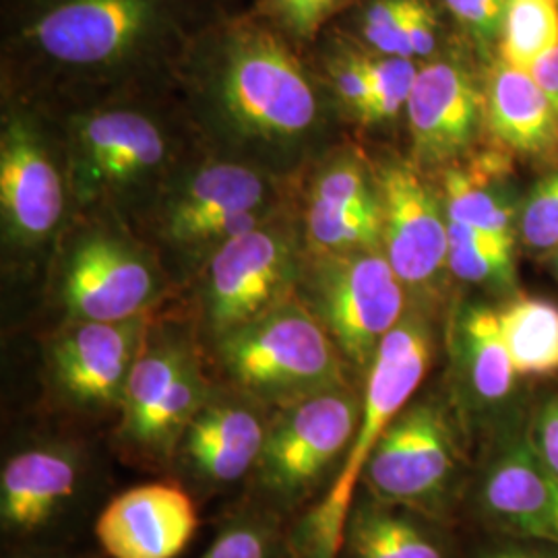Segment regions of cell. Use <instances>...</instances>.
Segmentation results:
<instances>
[{
  "label": "cell",
  "mask_w": 558,
  "mask_h": 558,
  "mask_svg": "<svg viewBox=\"0 0 558 558\" xmlns=\"http://www.w3.org/2000/svg\"><path fill=\"white\" fill-rule=\"evenodd\" d=\"M430 359V333L418 317L399 320L380 341L371 362L356 437L327 497L304 521L302 548L306 558H338L364 468L385 430L403 412L426 377Z\"/></svg>",
  "instance_id": "1"
},
{
  "label": "cell",
  "mask_w": 558,
  "mask_h": 558,
  "mask_svg": "<svg viewBox=\"0 0 558 558\" xmlns=\"http://www.w3.org/2000/svg\"><path fill=\"white\" fill-rule=\"evenodd\" d=\"M221 354L232 377L263 398L292 403L341 383L336 341L294 302L226 333Z\"/></svg>",
  "instance_id": "2"
},
{
  "label": "cell",
  "mask_w": 558,
  "mask_h": 558,
  "mask_svg": "<svg viewBox=\"0 0 558 558\" xmlns=\"http://www.w3.org/2000/svg\"><path fill=\"white\" fill-rule=\"evenodd\" d=\"M221 96L239 126L263 137L304 133L317 100L296 59L267 32L244 29L226 46Z\"/></svg>",
  "instance_id": "3"
},
{
  "label": "cell",
  "mask_w": 558,
  "mask_h": 558,
  "mask_svg": "<svg viewBox=\"0 0 558 558\" xmlns=\"http://www.w3.org/2000/svg\"><path fill=\"white\" fill-rule=\"evenodd\" d=\"M362 401L333 387L292 401L267 430L260 453L263 484L278 497L296 499L345 458L359 430Z\"/></svg>",
  "instance_id": "4"
},
{
  "label": "cell",
  "mask_w": 558,
  "mask_h": 558,
  "mask_svg": "<svg viewBox=\"0 0 558 558\" xmlns=\"http://www.w3.org/2000/svg\"><path fill=\"white\" fill-rule=\"evenodd\" d=\"M319 320L339 350L360 366L375 360L403 313V281L387 257L352 251L320 265L315 279Z\"/></svg>",
  "instance_id": "5"
},
{
  "label": "cell",
  "mask_w": 558,
  "mask_h": 558,
  "mask_svg": "<svg viewBox=\"0 0 558 558\" xmlns=\"http://www.w3.org/2000/svg\"><path fill=\"white\" fill-rule=\"evenodd\" d=\"M458 476V449L445 416L433 405L401 412L380 437L362 482L380 502L440 507Z\"/></svg>",
  "instance_id": "6"
},
{
  "label": "cell",
  "mask_w": 558,
  "mask_h": 558,
  "mask_svg": "<svg viewBox=\"0 0 558 558\" xmlns=\"http://www.w3.org/2000/svg\"><path fill=\"white\" fill-rule=\"evenodd\" d=\"M160 20V0H50L23 36L57 62L98 66L129 57Z\"/></svg>",
  "instance_id": "7"
},
{
  "label": "cell",
  "mask_w": 558,
  "mask_h": 558,
  "mask_svg": "<svg viewBox=\"0 0 558 558\" xmlns=\"http://www.w3.org/2000/svg\"><path fill=\"white\" fill-rule=\"evenodd\" d=\"M199 525L195 502L174 482H151L110 500L96 536L112 558H177Z\"/></svg>",
  "instance_id": "8"
},
{
  "label": "cell",
  "mask_w": 558,
  "mask_h": 558,
  "mask_svg": "<svg viewBox=\"0 0 558 558\" xmlns=\"http://www.w3.org/2000/svg\"><path fill=\"white\" fill-rule=\"evenodd\" d=\"M288 276V246L278 234L248 230L216 253L209 279V317L223 336L274 306Z\"/></svg>",
  "instance_id": "9"
},
{
  "label": "cell",
  "mask_w": 558,
  "mask_h": 558,
  "mask_svg": "<svg viewBox=\"0 0 558 558\" xmlns=\"http://www.w3.org/2000/svg\"><path fill=\"white\" fill-rule=\"evenodd\" d=\"M383 240L391 267L403 283L435 278L449 253V221L442 220L430 189L408 166L380 172Z\"/></svg>",
  "instance_id": "10"
},
{
  "label": "cell",
  "mask_w": 558,
  "mask_h": 558,
  "mask_svg": "<svg viewBox=\"0 0 558 558\" xmlns=\"http://www.w3.org/2000/svg\"><path fill=\"white\" fill-rule=\"evenodd\" d=\"M154 292L149 267L126 246L104 236L81 242L62 286V299L75 319L100 323L140 317Z\"/></svg>",
  "instance_id": "11"
},
{
  "label": "cell",
  "mask_w": 558,
  "mask_h": 558,
  "mask_svg": "<svg viewBox=\"0 0 558 558\" xmlns=\"http://www.w3.org/2000/svg\"><path fill=\"white\" fill-rule=\"evenodd\" d=\"M143 319L83 320L54 348L60 389L80 403L110 405L124 398L126 380L140 350Z\"/></svg>",
  "instance_id": "12"
},
{
  "label": "cell",
  "mask_w": 558,
  "mask_h": 558,
  "mask_svg": "<svg viewBox=\"0 0 558 558\" xmlns=\"http://www.w3.org/2000/svg\"><path fill=\"white\" fill-rule=\"evenodd\" d=\"M480 499L484 511L509 532L558 544V478L532 440H509L490 463Z\"/></svg>",
  "instance_id": "13"
},
{
  "label": "cell",
  "mask_w": 558,
  "mask_h": 558,
  "mask_svg": "<svg viewBox=\"0 0 558 558\" xmlns=\"http://www.w3.org/2000/svg\"><path fill=\"white\" fill-rule=\"evenodd\" d=\"M0 205L11 234L23 242L48 236L62 216L59 172L23 122H13L2 135Z\"/></svg>",
  "instance_id": "14"
},
{
  "label": "cell",
  "mask_w": 558,
  "mask_h": 558,
  "mask_svg": "<svg viewBox=\"0 0 558 558\" xmlns=\"http://www.w3.org/2000/svg\"><path fill=\"white\" fill-rule=\"evenodd\" d=\"M405 106L422 160L453 158L474 140L480 98L459 64L433 62L420 69Z\"/></svg>",
  "instance_id": "15"
},
{
  "label": "cell",
  "mask_w": 558,
  "mask_h": 558,
  "mask_svg": "<svg viewBox=\"0 0 558 558\" xmlns=\"http://www.w3.org/2000/svg\"><path fill=\"white\" fill-rule=\"evenodd\" d=\"M267 428L257 412L240 403L203 405L180 440L182 453L201 478L230 484L259 463Z\"/></svg>",
  "instance_id": "16"
},
{
  "label": "cell",
  "mask_w": 558,
  "mask_h": 558,
  "mask_svg": "<svg viewBox=\"0 0 558 558\" xmlns=\"http://www.w3.org/2000/svg\"><path fill=\"white\" fill-rule=\"evenodd\" d=\"M80 480L77 459L62 449H29L11 459L0 478L4 527L32 532L71 499Z\"/></svg>",
  "instance_id": "17"
},
{
  "label": "cell",
  "mask_w": 558,
  "mask_h": 558,
  "mask_svg": "<svg viewBox=\"0 0 558 558\" xmlns=\"http://www.w3.org/2000/svg\"><path fill=\"white\" fill-rule=\"evenodd\" d=\"M490 129L505 145L538 154L557 140L558 114L530 71L502 62L488 85Z\"/></svg>",
  "instance_id": "18"
},
{
  "label": "cell",
  "mask_w": 558,
  "mask_h": 558,
  "mask_svg": "<svg viewBox=\"0 0 558 558\" xmlns=\"http://www.w3.org/2000/svg\"><path fill=\"white\" fill-rule=\"evenodd\" d=\"M85 156L96 177L133 179L163 160V140L151 120L135 112H106L81 126Z\"/></svg>",
  "instance_id": "19"
},
{
  "label": "cell",
  "mask_w": 558,
  "mask_h": 558,
  "mask_svg": "<svg viewBox=\"0 0 558 558\" xmlns=\"http://www.w3.org/2000/svg\"><path fill=\"white\" fill-rule=\"evenodd\" d=\"M263 197L265 184L257 172L234 163L209 166L201 170L172 207L168 221L170 236L191 242L195 230L205 221L257 211Z\"/></svg>",
  "instance_id": "20"
},
{
  "label": "cell",
  "mask_w": 558,
  "mask_h": 558,
  "mask_svg": "<svg viewBox=\"0 0 558 558\" xmlns=\"http://www.w3.org/2000/svg\"><path fill=\"white\" fill-rule=\"evenodd\" d=\"M345 542L354 558H445L439 542L387 502H362L350 513Z\"/></svg>",
  "instance_id": "21"
},
{
  "label": "cell",
  "mask_w": 558,
  "mask_h": 558,
  "mask_svg": "<svg viewBox=\"0 0 558 558\" xmlns=\"http://www.w3.org/2000/svg\"><path fill=\"white\" fill-rule=\"evenodd\" d=\"M518 375L544 377L558 371V306L542 299H518L499 313Z\"/></svg>",
  "instance_id": "22"
},
{
  "label": "cell",
  "mask_w": 558,
  "mask_h": 558,
  "mask_svg": "<svg viewBox=\"0 0 558 558\" xmlns=\"http://www.w3.org/2000/svg\"><path fill=\"white\" fill-rule=\"evenodd\" d=\"M191 360L180 345H156L135 360L122 398V435L129 445L140 442L149 420Z\"/></svg>",
  "instance_id": "23"
},
{
  "label": "cell",
  "mask_w": 558,
  "mask_h": 558,
  "mask_svg": "<svg viewBox=\"0 0 558 558\" xmlns=\"http://www.w3.org/2000/svg\"><path fill=\"white\" fill-rule=\"evenodd\" d=\"M463 339L476 393L484 401L507 398L518 373L500 327L499 313L493 308L470 311L463 323Z\"/></svg>",
  "instance_id": "24"
},
{
  "label": "cell",
  "mask_w": 558,
  "mask_h": 558,
  "mask_svg": "<svg viewBox=\"0 0 558 558\" xmlns=\"http://www.w3.org/2000/svg\"><path fill=\"white\" fill-rule=\"evenodd\" d=\"M558 46V0H507L500 34L502 62L532 71Z\"/></svg>",
  "instance_id": "25"
},
{
  "label": "cell",
  "mask_w": 558,
  "mask_h": 558,
  "mask_svg": "<svg viewBox=\"0 0 558 558\" xmlns=\"http://www.w3.org/2000/svg\"><path fill=\"white\" fill-rule=\"evenodd\" d=\"M447 263L465 281H509L513 278V242L449 221Z\"/></svg>",
  "instance_id": "26"
},
{
  "label": "cell",
  "mask_w": 558,
  "mask_h": 558,
  "mask_svg": "<svg viewBox=\"0 0 558 558\" xmlns=\"http://www.w3.org/2000/svg\"><path fill=\"white\" fill-rule=\"evenodd\" d=\"M447 216L451 223H461L500 240L513 242L511 211L488 189L461 170H451L445 179Z\"/></svg>",
  "instance_id": "27"
},
{
  "label": "cell",
  "mask_w": 558,
  "mask_h": 558,
  "mask_svg": "<svg viewBox=\"0 0 558 558\" xmlns=\"http://www.w3.org/2000/svg\"><path fill=\"white\" fill-rule=\"evenodd\" d=\"M308 234L320 253L341 255L373 248L383 236V207L371 211H311Z\"/></svg>",
  "instance_id": "28"
},
{
  "label": "cell",
  "mask_w": 558,
  "mask_h": 558,
  "mask_svg": "<svg viewBox=\"0 0 558 558\" xmlns=\"http://www.w3.org/2000/svg\"><path fill=\"white\" fill-rule=\"evenodd\" d=\"M371 209H380V201L373 195L359 163L336 161L320 174L313 191L311 211L343 214Z\"/></svg>",
  "instance_id": "29"
},
{
  "label": "cell",
  "mask_w": 558,
  "mask_h": 558,
  "mask_svg": "<svg viewBox=\"0 0 558 558\" xmlns=\"http://www.w3.org/2000/svg\"><path fill=\"white\" fill-rule=\"evenodd\" d=\"M362 64L373 87V100L364 114V122H375L396 117L403 104H408L410 92L416 81V66L410 59L385 57V59H366Z\"/></svg>",
  "instance_id": "30"
},
{
  "label": "cell",
  "mask_w": 558,
  "mask_h": 558,
  "mask_svg": "<svg viewBox=\"0 0 558 558\" xmlns=\"http://www.w3.org/2000/svg\"><path fill=\"white\" fill-rule=\"evenodd\" d=\"M408 0H375L364 13V38L385 57L412 59L405 40Z\"/></svg>",
  "instance_id": "31"
},
{
  "label": "cell",
  "mask_w": 558,
  "mask_h": 558,
  "mask_svg": "<svg viewBox=\"0 0 558 558\" xmlns=\"http://www.w3.org/2000/svg\"><path fill=\"white\" fill-rule=\"evenodd\" d=\"M523 239L534 248L558 244V174L542 180L525 201L521 218Z\"/></svg>",
  "instance_id": "32"
},
{
  "label": "cell",
  "mask_w": 558,
  "mask_h": 558,
  "mask_svg": "<svg viewBox=\"0 0 558 558\" xmlns=\"http://www.w3.org/2000/svg\"><path fill=\"white\" fill-rule=\"evenodd\" d=\"M456 20L480 41L499 40L507 13V0H445Z\"/></svg>",
  "instance_id": "33"
},
{
  "label": "cell",
  "mask_w": 558,
  "mask_h": 558,
  "mask_svg": "<svg viewBox=\"0 0 558 558\" xmlns=\"http://www.w3.org/2000/svg\"><path fill=\"white\" fill-rule=\"evenodd\" d=\"M201 558H269V536L259 525L239 523L221 532Z\"/></svg>",
  "instance_id": "34"
},
{
  "label": "cell",
  "mask_w": 558,
  "mask_h": 558,
  "mask_svg": "<svg viewBox=\"0 0 558 558\" xmlns=\"http://www.w3.org/2000/svg\"><path fill=\"white\" fill-rule=\"evenodd\" d=\"M333 81L341 100L345 101L352 110H356L360 119L373 100V87L366 75V69L362 64V57H345L333 64Z\"/></svg>",
  "instance_id": "35"
},
{
  "label": "cell",
  "mask_w": 558,
  "mask_h": 558,
  "mask_svg": "<svg viewBox=\"0 0 558 558\" xmlns=\"http://www.w3.org/2000/svg\"><path fill=\"white\" fill-rule=\"evenodd\" d=\"M283 23L302 38L313 36L339 0H271Z\"/></svg>",
  "instance_id": "36"
},
{
  "label": "cell",
  "mask_w": 558,
  "mask_h": 558,
  "mask_svg": "<svg viewBox=\"0 0 558 558\" xmlns=\"http://www.w3.org/2000/svg\"><path fill=\"white\" fill-rule=\"evenodd\" d=\"M403 25L410 57H428L437 44V17L433 9L422 0H408Z\"/></svg>",
  "instance_id": "37"
},
{
  "label": "cell",
  "mask_w": 558,
  "mask_h": 558,
  "mask_svg": "<svg viewBox=\"0 0 558 558\" xmlns=\"http://www.w3.org/2000/svg\"><path fill=\"white\" fill-rule=\"evenodd\" d=\"M544 465L558 478V398L550 399L542 412L534 437H530Z\"/></svg>",
  "instance_id": "38"
},
{
  "label": "cell",
  "mask_w": 558,
  "mask_h": 558,
  "mask_svg": "<svg viewBox=\"0 0 558 558\" xmlns=\"http://www.w3.org/2000/svg\"><path fill=\"white\" fill-rule=\"evenodd\" d=\"M530 73L534 75V80L538 81L539 87L544 89V94L548 96L558 114V46L544 59H539Z\"/></svg>",
  "instance_id": "39"
},
{
  "label": "cell",
  "mask_w": 558,
  "mask_h": 558,
  "mask_svg": "<svg viewBox=\"0 0 558 558\" xmlns=\"http://www.w3.org/2000/svg\"><path fill=\"white\" fill-rule=\"evenodd\" d=\"M482 558H558L550 553H542L536 548H521V546H500Z\"/></svg>",
  "instance_id": "40"
}]
</instances>
